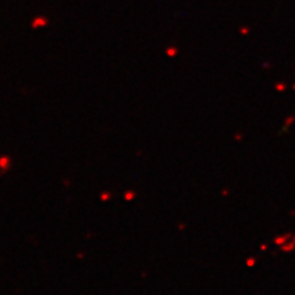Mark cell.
<instances>
[{"label":"cell","instance_id":"cell-1","mask_svg":"<svg viewBox=\"0 0 295 295\" xmlns=\"http://www.w3.org/2000/svg\"><path fill=\"white\" fill-rule=\"evenodd\" d=\"M280 248H281V251H284V252H291V251L295 250V242L291 241V242H289V244H283L280 246Z\"/></svg>","mask_w":295,"mask_h":295},{"label":"cell","instance_id":"cell-2","mask_svg":"<svg viewBox=\"0 0 295 295\" xmlns=\"http://www.w3.org/2000/svg\"><path fill=\"white\" fill-rule=\"evenodd\" d=\"M289 237H290V235H289V234H287V235H281V236H279V237H277V239L274 240V242H275L277 245L281 246V245L285 244L287 241L289 240Z\"/></svg>","mask_w":295,"mask_h":295},{"label":"cell","instance_id":"cell-3","mask_svg":"<svg viewBox=\"0 0 295 295\" xmlns=\"http://www.w3.org/2000/svg\"><path fill=\"white\" fill-rule=\"evenodd\" d=\"M295 122V117L294 116H290V117H288L287 119H285V127H289L290 124H293Z\"/></svg>","mask_w":295,"mask_h":295},{"label":"cell","instance_id":"cell-4","mask_svg":"<svg viewBox=\"0 0 295 295\" xmlns=\"http://www.w3.org/2000/svg\"><path fill=\"white\" fill-rule=\"evenodd\" d=\"M293 89H294V90H295V84H294V85H293Z\"/></svg>","mask_w":295,"mask_h":295}]
</instances>
